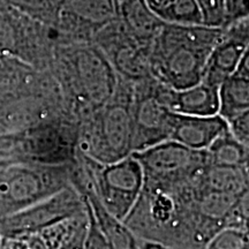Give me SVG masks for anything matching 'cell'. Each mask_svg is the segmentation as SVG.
Returning a JSON list of instances; mask_svg holds the SVG:
<instances>
[{
  "mask_svg": "<svg viewBox=\"0 0 249 249\" xmlns=\"http://www.w3.org/2000/svg\"><path fill=\"white\" fill-rule=\"evenodd\" d=\"M141 164L144 180L173 183L188 180L208 165L205 150H194L166 140L132 154Z\"/></svg>",
  "mask_w": 249,
  "mask_h": 249,
  "instance_id": "7",
  "label": "cell"
},
{
  "mask_svg": "<svg viewBox=\"0 0 249 249\" xmlns=\"http://www.w3.org/2000/svg\"><path fill=\"white\" fill-rule=\"evenodd\" d=\"M157 96L170 111L186 116H214L218 113V87L201 81L189 88L174 90L157 83Z\"/></svg>",
  "mask_w": 249,
  "mask_h": 249,
  "instance_id": "11",
  "label": "cell"
},
{
  "mask_svg": "<svg viewBox=\"0 0 249 249\" xmlns=\"http://www.w3.org/2000/svg\"><path fill=\"white\" fill-rule=\"evenodd\" d=\"M158 18L165 23L204 24L196 0H144Z\"/></svg>",
  "mask_w": 249,
  "mask_h": 249,
  "instance_id": "17",
  "label": "cell"
},
{
  "mask_svg": "<svg viewBox=\"0 0 249 249\" xmlns=\"http://www.w3.org/2000/svg\"><path fill=\"white\" fill-rule=\"evenodd\" d=\"M198 181L209 191L242 195L248 193V167L207 165L198 174Z\"/></svg>",
  "mask_w": 249,
  "mask_h": 249,
  "instance_id": "16",
  "label": "cell"
},
{
  "mask_svg": "<svg viewBox=\"0 0 249 249\" xmlns=\"http://www.w3.org/2000/svg\"><path fill=\"white\" fill-rule=\"evenodd\" d=\"M85 211V198L71 185L22 210L0 217V234L6 239L20 238Z\"/></svg>",
  "mask_w": 249,
  "mask_h": 249,
  "instance_id": "6",
  "label": "cell"
},
{
  "mask_svg": "<svg viewBox=\"0 0 249 249\" xmlns=\"http://www.w3.org/2000/svg\"><path fill=\"white\" fill-rule=\"evenodd\" d=\"M249 50V18L234 21L223 28V34L211 50L202 81L219 87L235 71Z\"/></svg>",
  "mask_w": 249,
  "mask_h": 249,
  "instance_id": "10",
  "label": "cell"
},
{
  "mask_svg": "<svg viewBox=\"0 0 249 249\" xmlns=\"http://www.w3.org/2000/svg\"><path fill=\"white\" fill-rule=\"evenodd\" d=\"M91 43L104 53L120 79L138 83L152 77L149 62L150 48L130 37L118 18L98 30Z\"/></svg>",
  "mask_w": 249,
  "mask_h": 249,
  "instance_id": "9",
  "label": "cell"
},
{
  "mask_svg": "<svg viewBox=\"0 0 249 249\" xmlns=\"http://www.w3.org/2000/svg\"><path fill=\"white\" fill-rule=\"evenodd\" d=\"M157 83L154 77L134 83L133 152L170 139L173 112L158 98Z\"/></svg>",
  "mask_w": 249,
  "mask_h": 249,
  "instance_id": "8",
  "label": "cell"
},
{
  "mask_svg": "<svg viewBox=\"0 0 249 249\" xmlns=\"http://www.w3.org/2000/svg\"><path fill=\"white\" fill-rule=\"evenodd\" d=\"M83 198H85L87 216H88V226H87V232L82 249H110L104 235H103L97 223H96V219L93 217L91 209H90L88 201L86 200L85 196H83Z\"/></svg>",
  "mask_w": 249,
  "mask_h": 249,
  "instance_id": "22",
  "label": "cell"
},
{
  "mask_svg": "<svg viewBox=\"0 0 249 249\" xmlns=\"http://www.w3.org/2000/svg\"><path fill=\"white\" fill-rule=\"evenodd\" d=\"M68 165L21 163L1 167L0 217L22 210L71 186Z\"/></svg>",
  "mask_w": 249,
  "mask_h": 249,
  "instance_id": "5",
  "label": "cell"
},
{
  "mask_svg": "<svg viewBox=\"0 0 249 249\" xmlns=\"http://www.w3.org/2000/svg\"><path fill=\"white\" fill-rule=\"evenodd\" d=\"M31 20L54 28L60 15L64 0H7Z\"/></svg>",
  "mask_w": 249,
  "mask_h": 249,
  "instance_id": "19",
  "label": "cell"
},
{
  "mask_svg": "<svg viewBox=\"0 0 249 249\" xmlns=\"http://www.w3.org/2000/svg\"><path fill=\"white\" fill-rule=\"evenodd\" d=\"M226 123L233 138L249 148V111L239 114Z\"/></svg>",
  "mask_w": 249,
  "mask_h": 249,
  "instance_id": "25",
  "label": "cell"
},
{
  "mask_svg": "<svg viewBox=\"0 0 249 249\" xmlns=\"http://www.w3.org/2000/svg\"><path fill=\"white\" fill-rule=\"evenodd\" d=\"M134 83L118 77L111 98L77 120V150L99 161L112 163L133 152Z\"/></svg>",
  "mask_w": 249,
  "mask_h": 249,
  "instance_id": "3",
  "label": "cell"
},
{
  "mask_svg": "<svg viewBox=\"0 0 249 249\" xmlns=\"http://www.w3.org/2000/svg\"><path fill=\"white\" fill-rule=\"evenodd\" d=\"M9 240L12 242V249H34L33 247H30L26 241H23L22 239L20 238H13L9 239Z\"/></svg>",
  "mask_w": 249,
  "mask_h": 249,
  "instance_id": "27",
  "label": "cell"
},
{
  "mask_svg": "<svg viewBox=\"0 0 249 249\" xmlns=\"http://www.w3.org/2000/svg\"><path fill=\"white\" fill-rule=\"evenodd\" d=\"M88 201L96 223L104 235L110 249H141L139 236L124 224V220L118 219L103 207L90 186L79 192Z\"/></svg>",
  "mask_w": 249,
  "mask_h": 249,
  "instance_id": "15",
  "label": "cell"
},
{
  "mask_svg": "<svg viewBox=\"0 0 249 249\" xmlns=\"http://www.w3.org/2000/svg\"><path fill=\"white\" fill-rule=\"evenodd\" d=\"M218 113L225 121L249 111V50L235 71L218 87Z\"/></svg>",
  "mask_w": 249,
  "mask_h": 249,
  "instance_id": "14",
  "label": "cell"
},
{
  "mask_svg": "<svg viewBox=\"0 0 249 249\" xmlns=\"http://www.w3.org/2000/svg\"><path fill=\"white\" fill-rule=\"evenodd\" d=\"M203 15L204 26L220 27L224 24V0H196Z\"/></svg>",
  "mask_w": 249,
  "mask_h": 249,
  "instance_id": "23",
  "label": "cell"
},
{
  "mask_svg": "<svg viewBox=\"0 0 249 249\" xmlns=\"http://www.w3.org/2000/svg\"><path fill=\"white\" fill-rule=\"evenodd\" d=\"M140 248L141 249H172L169 246L161 244V242L154 241V240H147V239L139 238Z\"/></svg>",
  "mask_w": 249,
  "mask_h": 249,
  "instance_id": "26",
  "label": "cell"
},
{
  "mask_svg": "<svg viewBox=\"0 0 249 249\" xmlns=\"http://www.w3.org/2000/svg\"><path fill=\"white\" fill-rule=\"evenodd\" d=\"M222 34L220 27L164 23L150 46L151 76L174 90L197 85L203 79L205 64Z\"/></svg>",
  "mask_w": 249,
  "mask_h": 249,
  "instance_id": "1",
  "label": "cell"
},
{
  "mask_svg": "<svg viewBox=\"0 0 249 249\" xmlns=\"http://www.w3.org/2000/svg\"><path fill=\"white\" fill-rule=\"evenodd\" d=\"M249 0H224V24L223 28L234 21L249 18Z\"/></svg>",
  "mask_w": 249,
  "mask_h": 249,
  "instance_id": "24",
  "label": "cell"
},
{
  "mask_svg": "<svg viewBox=\"0 0 249 249\" xmlns=\"http://www.w3.org/2000/svg\"><path fill=\"white\" fill-rule=\"evenodd\" d=\"M49 71L57 80L76 121L104 105L118 82L116 71L93 43L55 48Z\"/></svg>",
  "mask_w": 249,
  "mask_h": 249,
  "instance_id": "2",
  "label": "cell"
},
{
  "mask_svg": "<svg viewBox=\"0 0 249 249\" xmlns=\"http://www.w3.org/2000/svg\"><path fill=\"white\" fill-rule=\"evenodd\" d=\"M117 18L130 37L150 48L155 36L165 22L148 7L144 0H116Z\"/></svg>",
  "mask_w": 249,
  "mask_h": 249,
  "instance_id": "13",
  "label": "cell"
},
{
  "mask_svg": "<svg viewBox=\"0 0 249 249\" xmlns=\"http://www.w3.org/2000/svg\"><path fill=\"white\" fill-rule=\"evenodd\" d=\"M76 160L103 207L118 219L124 220L138 201L144 183L140 161L129 155L112 163H99L79 150Z\"/></svg>",
  "mask_w": 249,
  "mask_h": 249,
  "instance_id": "4",
  "label": "cell"
},
{
  "mask_svg": "<svg viewBox=\"0 0 249 249\" xmlns=\"http://www.w3.org/2000/svg\"><path fill=\"white\" fill-rule=\"evenodd\" d=\"M227 129V123L219 114L203 117L173 112L169 140L194 150H205Z\"/></svg>",
  "mask_w": 249,
  "mask_h": 249,
  "instance_id": "12",
  "label": "cell"
},
{
  "mask_svg": "<svg viewBox=\"0 0 249 249\" xmlns=\"http://www.w3.org/2000/svg\"><path fill=\"white\" fill-rule=\"evenodd\" d=\"M35 70L17 58L0 53V89L9 87L23 79Z\"/></svg>",
  "mask_w": 249,
  "mask_h": 249,
  "instance_id": "21",
  "label": "cell"
},
{
  "mask_svg": "<svg viewBox=\"0 0 249 249\" xmlns=\"http://www.w3.org/2000/svg\"><path fill=\"white\" fill-rule=\"evenodd\" d=\"M248 147L235 140L227 129L205 149L208 165L248 167Z\"/></svg>",
  "mask_w": 249,
  "mask_h": 249,
  "instance_id": "18",
  "label": "cell"
},
{
  "mask_svg": "<svg viewBox=\"0 0 249 249\" xmlns=\"http://www.w3.org/2000/svg\"><path fill=\"white\" fill-rule=\"evenodd\" d=\"M203 249H249L248 227H223L211 236Z\"/></svg>",
  "mask_w": 249,
  "mask_h": 249,
  "instance_id": "20",
  "label": "cell"
}]
</instances>
